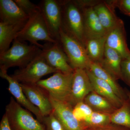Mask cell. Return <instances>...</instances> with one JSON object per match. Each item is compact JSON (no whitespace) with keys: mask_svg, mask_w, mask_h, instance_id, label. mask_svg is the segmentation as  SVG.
<instances>
[{"mask_svg":"<svg viewBox=\"0 0 130 130\" xmlns=\"http://www.w3.org/2000/svg\"><path fill=\"white\" fill-rule=\"evenodd\" d=\"M41 48L35 45H28L15 39L6 51L0 54V67L8 70L9 68L25 67L41 52Z\"/></svg>","mask_w":130,"mask_h":130,"instance_id":"cell-1","label":"cell"},{"mask_svg":"<svg viewBox=\"0 0 130 130\" xmlns=\"http://www.w3.org/2000/svg\"><path fill=\"white\" fill-rule=\"evenodd\" d=\"M60 2L62 30L84 46L86 37L81 8L76 1H60Z\"/></svg>","mask_w":130,"mask_h":130,"instance_id":"cell-2","label":"cell"},{"mask_svg":"<svg viewBox=\"0 0 130 130\" xmlns=\"http://www.w3.org/2000/svg\"><path fill=\"white\" fill-rule=\"evenodd\" d=\"M15 39L23 42L27 41L31 44L41 48L43 47V45L38 43V41H43L53 43H59L51 37L40 7L29 16L25 25L19 32Z\"/></svg>","mask_w":130,"mask_h":130,"instance_id":"cell-3","label":"cell"},{"mask_svg":"<svg viewBox=\"0 0 130 130\" xmlns=\"http://www.w3.org/2000/svg\"><path fill=\"white\" fill-rule=\"evenodd\" d=\"M30 112L11 97L5 113L12 130H45L43 125Z\"/></svg>","mask_w":130,"mask_h":130,"instance_id":"cell-4","label":"cell"},{"mask_svg":"<svg viewBox=\"0 0 130 130\" xmlns=\"http://www.w3.org/2000/svg\"><path fill=\"white\" fill-rule=\"evenodd\" d=\"M59 43L73 69H88L91 61L82 43L66 33L62 29L60 32Z\"/></svg>","mask_w":130,"mask_h":130,"instance_id":"cell-5","label":"cell"},{"mask_svg":"<svg viewBox=\"0 0 130 130\" xmlns=\"http://www.w3.org/2000/svg\"><path fill=\"white\" fill-rule=\"evenodd\" d=\"M73 75V72L65 73L58 72L47 79H41L36 84L51 97L68 102L71 90Z\"/></svg>","mask_w":130,"mask_h":130,"instance_id":"cell-6","label":"cell"},{"mask_svg":"<svg viewBox=\"0 0 130 130\" xmlns=\"http://www.w3.org/2000/svg\"><path fill=\"white\" fill-rule=\"evenodd\" d=\"M41 53L25 67L16 70L11 76L20 83L35 84L44 76L59 72L50 66Z\"/></svg>","mask_w":130,"mask_h":130,"instance_id":"cell-7","label":"cell"},{"mask_svg":"<svg viewBox=\"0 0 130 130\" xmlns=\"http://www.w3.org/2000/svg\"><path fill=\"white\" fill-rule=\"evenodd\" d=\"M51 37L59 42L62 29V12L60 1L43 0L38 5Z\"/></svg>","mask_w":130,"mask_h":130,"instance_id":"cell-8","label":"cell"},{"mask_svg":"<svg viewBox=\"0 0 130 130\" xmlns=\"http://www.w3.org/2000/svg\"><path fill=\"white\" fill-rule=\"evenodd\" d=\"M61 48L59 43L46 42L41 48V55L50 66L59 71L65 73L73 72L74 69Z\"/></svg>","mask_w":130,"mask_h":130,"instance_id":"cell-9","label":"cell"},{"mask_svg":"<svg viewBox=\"0 0 130 130\" xmlns=\"http://www.w3.org/2000/svg\"><path fill=\"white\" fill-rule=\"evenodd\" d=\"M71 90L68 102L73 107L84 102L85 97L94 91L85 69H74Z\"/></svg>","mask_w":130,"mask_h":130,"instance_id":"cell-10","label":"cell"},{"mask_svg":"<svg viewBox=\"0 0 130 130\" xmlns=\"http://www.w3.org/2000/svg\"><path fill=\"white\" fill-rule=\"evenodd\" d=\"M53 113L65 130H85V127L77 120L73 113V107L69 103L54 99L49 95Z\"/></svg>","mask_w":130,"mask_h":130,"instance_id":"cell-11","label":"cell"},{"mask_svg":"<svg viewBox=\"0 0 130 130\" xmlns=\"http://www.w3.org/2000/svg\"><path fill=\"white\" fill-rule=\"evenodd\" d=\"M20 84L26 96L32 105L38 108L43 117L53 112V106L46 91L37 84Z\"/></svg>","mask_w":130,"mask_h":130,"instance_id":"cell-12","label":"cell"},{"mask_svg":"<svg viewBox=\"0 0 130 130\" xmlns=\"http://www.w3.org/2000/svg\"><path fill=\"white\" fill-rule=\"evenodd\" d=\"M76 2L81 8L83 16L86 40L88 38L106 36L107 32L101 24L93 6H88L84 2Z\"/></svg>","mask_w":130,"mask_h":130,"instance_id":"cell-13","label":"cell"},{"mask_svg":"<svg viewBox=\"0 0 130 130\" xmlns=\"http://www.w3.org/2000/svg\"><path fill=\"white\" fill-rule=\"evenodd\" d=\"M0 76L6 79L9 84L8 90L16 99L17 102L23 106L36 117L37 119L42 123L43 117L40 110L30 102L26 96L22 89L20 83L18 82L7 73V70L3 68L0 67Z\"/></svg>","mask_w":130,"mask_h":130,"instance_id":"cell-14","label":"cell"},{"mask_svg":"<svg viewBox=\"0 0 130 130\" xmlns=\"http://www.w3.org/2000/svg\"><path fill=\"white\" fill-rule=\"evenodd\" d=\"M124 22L121 21L107 34L106 45L116 51L124 59L130 57Z\"/></svg>","mask_w":130,"mask_h":130,"instance_id":"cell-15","label":"cell"},{"mask_svg":"<svg viewBox=\"0 0 130 130\" xmlns=\"http://www.w3.org/2000/svg\"><path fill=\"white\" fill-rule=\"evenodd\" d=\"M29 18L14 1H0V22L12 24L19 23L27 22Z\"/></svg>","mask_w":130,"mask_h":130,"instance_id":"cell-16","label":"cell"},{"mask_svg":"<svg viewBox=\"0 0 130 130\" xmlns=\"http://www.w3.org/2000/svg\"><path fill=\"white\" fill-rule=\"evenodd\" d=\"M96 93L106 98L116 108L120 107L125 101L119 97L111 85L106 82L98 78L89 70H86Z\"/></svg>","mask_w":130,"mask_h":130,"instance_id":"cell-17","label":"cell"},{"mask_svg":"<svg viewBox=\"0 0 130 130\" xmlns=\"http://www.w3.org/2000/svg\"><path fill=\"white\" fill-rule=\"evenodd\" d=\"M123 58L116 51L106 44L104 55L99 63L116 80L122 79L121 64Z\"/></svg>","mask_w":130,"mask_h":130,"instance_id":"cell-18","label":"cell"},{"mask_svg":"<svg viewBox=\"0 0 130 130\" xmlns=\"http://www.w3.org/2000/svg\"><path fill=\"white\" fill-rule=\"evenodd\" d=\"M93 7L101 24L107 33L122 21L116 16L114 11V7L111 4L104 2Z\"/></svg>","mask_w":130,"mask_h":130,"instance_id":"cell-19","label":"cell"},{"mask_svg":"<svg viewBox=\"0 0 130 130\" xmlns=\"http://www.w3.org/2000/svg\"><path fill=\"white\" fill-rule=\"evenodd\" d=\"M26 22L14 24L0 22V54L10 48V44L16 39Z\"/></svg>","mask_w":130,"mask_h":130,"instance_id":"cell-20","label":"cell"},{"mask_svg":"<svg viewBox=\"0 0 130 130\" xmlns=\"http://www.w3.org/2000/svg\"><path fill=\"white\" fill-rule=\"evenodd\" d=\"M86 70H89L96 77L110 85L117 95L123 101L128 99L126 91L124 90L114 78L99 63L91 61L88 69Z\"/></svg>","mask_w":130,"mask_h":130,"instance_id":"cell-21","label":"cell"},{"mask_svg":"<svg viewBox=\"0 0 130 130\" xmlns=\"http://www.w3.org/2000/svg\"><path fill=\"white\" fill-rule=\"evenodd\" d=\"M107 36L86 39L84 46L91 60L100 63L104 55Z\"/></svg>","mask_w":130,"mask_h":130,"instance_id":"cell-22","label":"cell"},{"mask_svg":"<svg viewBox=\"0 0 130 130\" xmlns=\"http://www.w3.org/2000/svg\"><path fill=\"white\" fill-rule=\"evenodd\" d=\"M84 102L90 107L93 111L111 114L118 109L109 101L94 91L85 97Z\"/></svg>","mask_w":130,"mask_h":130,"instance_id":"cell-23","label":"cell"},{"mask_svg":"<svg viewBox=\"0 0 130 130\" xmlns=\"http://www.w3.org/2000/svg\"><path fill=\"white\" fill-rule=\"evenodd\" d=\"M110 120L111 123L130 129V101L128 98L110 114Z\"/></svg>","mask_w":130,"mask_h":130,"instance_id":"cell-24","label":"cell"},{"mask_svg":"<svg viewBox=\"0 0 130 130\" xmlns=\"http://www.w3.org/2000/svg\"><path fill=\"white\" fill-rule=\"evenodd\" d=\"M111 123L110 114L93 111L81 124L84 126H100Z\"/></svg>","mask_w":130,"mask_h":130,"instance_id":"cell-25","label":"cell"},{"mask_svg":"<svg viewBox=\"0 0 130 130\" xmlns=\"http://www.w3.org/2000/svg\"><path fill=\"white\" fill-rule=\"evenodd\" d=\"M93 112V110L90 107L84 102L78 103L73 107L74 116L81 124Z\"/></svg>","mask_w":130,"mask_h":130,"instance_id":"cell-26","label":"cell"},{"mask_svg":"<svg viewBox=\"0 0 130 130\" xmlns=\"http://www.w3.org/2000/svg\"><path fill=\"white\" fill-rule=\"evenodd\" d=\"M42 124L44 125L45 130H65L62 124L53 112L43 117Z\"/></svg>","mask_w":130,"mask_h":130,"instance_id":"cell-27","label":"cell"},{"mask_svg":"<svg viewBox=\"0 0 130 130\" xmlns=\"http://www.w3.org/2000/svg\"><path fill=\"white\" fill-rule=\"evenodd\" d=\"M14 1L29 17L39 8L38 5L33 4L29 0H14Z\"/></svg>","mask_w":130,"mask_h":130,"instance_id":"cell-28","label":"cell"},{"mask_svg":"<svg viewBox=\"0 0 130 130\" xmlns=\"http://www.w3.org/2000/svg\"><path fill=\"white\" fill-rule=\"evenodd\" d=\"M122 79L130 87V57L124 59L121 64Z\"/></svg>","mask_w":130,"mask_h":130,"instance_id":"cell-29","label":"cell"},{"mask_svg":"<svg viewBox=\"0 0 130 130\" xmlns=\"http://www.w3.org/2000/svg\"><path fill=\"white\" fill-rule=\"evenodd\" d=\"M110 4L113 7L118 8L124 14L130 16V0L112 1Z\"/></svg>","mask_w":130,"mask_h":130,"instance_id":"cell-30","label":"cell"},{"mask_svg":"<svg viewBox=\"0 0 130 130\" xmlns=\"http://www.w3.org/2000/svg\"><path fill=\"white\" fill-rule=\"evenodd\" d=\"M85 130H130L129 128L117 125L112 123L100 126H85Z\"/></svg>","mask_w":130,"mask_h":130,"instance_id":"cell-31","label":"cell"},{"mask_svg":"<svg viewBox=\"0 0 130 130\" xmlns=\"http://www.w3.org/2000/svg\"><path fill=\"white\" fill-rule=\"evenodd\" d=\"M0 130H12L5 113L3 116L0 123Z\"/></svg>","mask_w":130,"mask_h":130,"instance_id":"cell-32","label":"cell"},{"mask_svg":"<svg viewBox=\"0 0 130 130\" xmlns=\"http://www.w3.org/2000/svg\"><path fill=\"white\" fill-rule=\"evenodd\" d=\"M126 94H127V96H128V98L130 101V91L128 90H126Z\"/></svg>","mask_w":130,"mask_h":130,"instance_id":"cell-33","label":"cell"}]
</instances>
